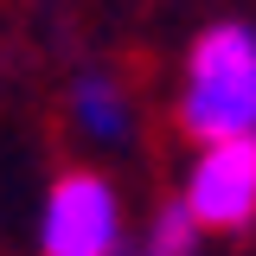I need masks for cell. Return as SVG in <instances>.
<instances>
[{
	"label": "cell",
	"instance_id": "1",
	"mask_svg": "<svg viewBox=\"0 0 256 256\" xmlns=\"http://www.w3.org/2000/svg\"><path fill=\"white\" fill-rule=\"evenodd\" d=\"M180 128L192 141L256 134V26L218 20L186 52V90H180Z\"/></svg>",
	"mask_w": 256,
	"mask_h": 256
},
{
	"label": "cell",
	"instance_id": "2",
	"mask_svg": "<svg viewBox=\"0 0 256 256\" xmlns=\"http://www.w3.org/2000/svg\"><path fill=\"white\" fill-rule=\"evenodd\" d=\"M128 212L122 192L90 166H70L52 180L38 205V256H122Z\"/></svg>",
	"mask_w": 256,
	"mask_h": 256
},
{
	"label": "cell",
	"instance_id": "3",
	"mask_svg": "<svg viewBox=\"0 0 256 256\" xmlns=\"http://www.w3.org/2000/svg\"><path fill=\"white\" fill-rule=\"evenodd\" d=\"M180 198L192 205V218L205 230H250L256 224V134L198 141Z\"/></svg>",
	"mask_w": 256,
	"mask_h": 256
},
{
	"label": "cell",
	"instance_id": "4",
	"mask_svg": "<svg viewBox=\"0 0 256 256\" xmlns=\"http://www.w3.org/2000/svg\"><path fill=\"white\" fill-rule=\"evenodd\" d=\"M70 116H77V128H84L90 141H102V148L128 141V96H122L116 77H84V84L70 90Z\"/></svg>",
	"mask_w": 256,
	"mask_h": 256
},
{
	"label": "cell",
	"instance_id": "5",
	"mask_svg": "<svg viewBox=\"0 0 256 256\" xmlns=\"http://www.w3.org/2000/svg\"><path fill=\"white\" fill-rule=\"evenodd\" d=\"M198 230H205V224L192 218L186 198H166L154 212V224H148V237H141L134 256H198Z\"/></svg>",
	"mask_w": 256,
	"mask_h": 256
}]
</instances>
